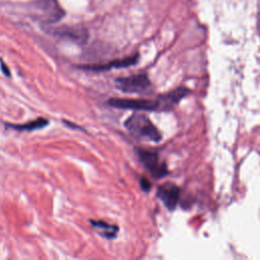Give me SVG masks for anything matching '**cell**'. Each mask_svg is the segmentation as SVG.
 <instances>
[{
	"label": "cell",
	"mask_w": 260,
	"mask_h": 260,
	"mask_svg": "<svg viewBox=\"0 0 260 260\" xmlns=\"http://www.w3.org/2000/svg\"><path fill=\"white\" fill-rule=\"evenodd\" d=\"M0 68H1V70H2V72H3V74L4 75H6V76H10V70L8 69V67L6 66V64L2 61V59L0 58Z\"/></svg>",
	"instance_id": "4fadbf2b"
},
{
	"label": "cell",
	"mask_w": 260,
	"mask_h": 260,
	"mask_svg": "<svg viewBox=\"0 0 260 260\" xmlns=\"http://www.w3.org/2000/svg\"><path fill=\"white\" fill-rule=\"evenodd\" d=\"M136 153L140 162L154 179H161L169 174L166 164L159 161L158 154L155 151L136 148Z\"/></svg>",
	"instance_id": "5b68a950"
},
{
	"label": "cell",
	"mask_w": 260,
	"mask_h": 260,
	"mask_svg": "<svg viewBox=\"0 0 260 260\" xmlns=\"http://www.w3.org/2000/svg\"><path fill=\"white\" fill-rule=\"evenodd\" d=\"M157 197L169 210H174L179 202L180 189L173 183H166L158 187Z\"/></svg>",
	"instance_id": "ba28073f"
},
{
	"label": "cell",
	"mask_w": 260,
	"mask_h": 260,
	"mask_svg": "<svg viewBox=\"0 0 260 260\" xmlns=\"http://www.w3.org/2000/svg\"><path fill=\"white\" fill-rule=\"evenodd\" d=\"M130 135L137 139L150 142L161 140V134L151 120L144 114L135 113L128 117L124 123Z\"/></svg>",
	"instance_id": "6da1fadb"
},
{
	"label": "cell",
	"mask_w": 260,
	"mask_h": 260,
	"mask_svg": "<svg viewBox=\"0 0 260 260\" xmlns=\"http://www.w3.org/2000/svg\"><path fill=\"white\" fill-rule=\"evenodd\" d=\"M107 104L113 108L122 110H133V111H158L160 110V103L158 98L155 100L146 99H110ZM161 111V110H160Z\"/></svg>",
	"instance_id": "277c9868"
},
{
	"label": "cell",
	"mask_w": 260,
	"mask_h": 260,
	"mask_svg": "<svg viewBox=\"0 0 260 260\" xmlns=\"http://www.w3.org/2000/svg\"><path fill=\"white\" fill-rule=\"evenodd\" d=\"M188 92H189L188 88L179 87V88H176L166 94L159 95L158 100L160 103V110H162V111L170 110L175 105H177Z\"/></svg>",
	"instance_id": "9c48e42d"
},
{
	"label": "cell",
	"mask_w": 260,
	"mask_h": 260,
	"mask_svg": "<svg viewBox=\"0 0 260 260\" xmlns=\"http://www.w3.org/2000/svg\"><path fill=\"white\" fill-rule=\"evenodd\" d=\"M138 60H139V55L134 54V55L125 57L123 59H116V60L108 61L105 63L79 65L78 68L82 69V70L93 71V72H104V71H109L112 69H120V68L130 67L132 65H135L138 62Z\"/></svg>",
	"instance_id": "8992f818"
},
{
	"label": "cell",
	"mask_w": 260,
	"mask_h": 260,
	"mask_svg": "<svg viewBox=\"0 0 260 260\" xmlns=\"http://www.w3.org/2000/svg\"><path fill=\"white\" fill-rule=\"evenodd\" d=\"M49 124V120L45 118H37L32 121L26 122L24 124H10V123H5L6 128H11L15 131H35L42 129L46 127Z\"/></svg>",
	"instance_id": "8fae6325"
},
{
	"label": "cell",
	"mask_w": 260,
	"mask_h": 260,
	"mask_svg": "<svg viewBox=\"0 0 260 260\" xmlns=\"http://www.w3.org/2000/svg\"><path fill=\"white\" fill-rule=\"evenodd\" d=\"M47 31L53 36L68 39L79 45L84 44L88 38L87 29L80 26L61 25V26H55V27H48Z\"/></svg>",
	"instance_id": "52a82bcc"
},
{
	"label": "cell",
	"mask_w": 260,
	"mask_h": 260,
	"mask_svg": "<svg viewBox=\"0 0 260 260\" xmlns=\"http://www.w3.org/2000/svg\"><path fill=\"white\" fill-rule=\"evenodd\" d=\"M117 89L125 93L145 94L151 90V82L145 73L132 74L129 76L118 77L115 79Z\"/></svg>",
	"instance_id": "3957f363"
},
{
	"label": "cell",
	"mask_w": 260,
	"mask_h": 260,
	"mask_svg": "<svg viewBox=\"0 0 260 260\" xmlns=\"http://www.w3.org/2000/svg\"><path fill=\"white\" fill-rule=\"evenodd\" d=\"M92 228L96 231V233L102 236L103 238H106L108 240L115 239L117 237V233L119 232V228L115 224H111L104 220H89Z\"/></svg>",
	"instance_id": "30bf717a"
},
{
	"label": "cell",
	"mask_w": 260,
	"mask_h": 260,
	"mask_svg": "<svg viewBox=\"0 0 260 260\" xmlns=\"http://www.w3.org/2000/svg\"><path fill=\"white\" fill-rule=\"evenodd\" d=\"M140 187H141V189H142L143 191L147 192V191H149L150 188H151V183H150L147 179L141 178V180H140Z\"/></svg>",
	"instance_id": "7c38bea8"
},
{
	"label": "cell",
	"mask_w": 260,
	"mask_h": 260,
	"mask_svg": "<svg viewBox=\"0 0 260 260\" xmlns=\"http://www.w3.org/2000/svg\"><path fill=\"white\" fill-rule=\"evenodd\" d=\"M31 11L39 20L48 24L59 21L65 15L58 0H35L31 3Z\"/></svg>",
	"instance_id": "7a4b0ae2"
}]
</instances>
